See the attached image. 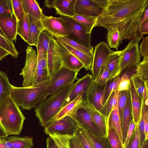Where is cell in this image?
Returning <instances> with one entry per match:
<instances>
[{
  "label": "cell",
  "mask_w": 148,
  "mask_h": 148,
  "mask_svg": "<svg viewBox=\"0 0 148 148\" xmlns=\"http://www.w3.org/2000/svg\"><path fill=\"white\" fill-rule=\"evenodd\" d=\"M147 7L148 0H108L96 18L94 27H103L108 31L117 28L123 41L127 39L138 44L143 36L141 20Z\"/></svg>",
  "instance_id": "1"
},
{
  "label": "cell",
  "mask_w": 148,
  "mask_h": 148,
  "mask_svg": "<svg viewBox=\"0 0 148 148\" xmlns=\"http://www.w3.org/2000/svg\"><path fill=\"white\" fill-rule=\"evenodd\" d=\"M74 85L73 83L61 89L35 108V115L42 126L45 127L59 112Z\"/></svg>",
  "instance_id": "2"
},
{
  "label": "cell",
  "mask_w": 148,
  "mask_h": 148,
  "mask_svg": "<svg viewBox=\"0 0 148 148\" xmlns=\"http://www.w3.org/2000/svg\"><path fill=\"white\" fill-rule=\"evenodd\" d=\"M25 119L10 96L0 106V124L8 135L19 134Z\"/></svg>",
  "instance_id": "3"
},
{
  "label": "cell",
  "mask_w": 148,
  "mask_h": 148,
  "mask_svg": "<svg viewBox=\"0 0 148 148\" xmlns=\"http://www.w3.org/2000/svg\"><path fill=\"white\" fill-rule=\"evenodd\" d=\"M49 79L42 82L27 87L12 86L10 96L16 104L22 109L30 110L35 107L37 100L45 92Z\"/></svg>",
  "instance_id": "4"
},
{
  "label": "cell",
  "mask_w": 148,
  "mask_h": 148,
  "mask_svg": "<svg viewBox=\"0 0 148 148\" xmlns=\"http://www.w3.org/2000/svg\"><path fill=\"white\" fill-rule=\"evenodd\" d=\"M78 73L62 66L50 77L49 84L43 93L36 101L35 107L49 95L54 94L61 89L74 83Z\"/></svg>",
  "instance_id": "5"
},
{
  "label": "cell",
  "mask_w": 148,
  "mask_h": 148,
  "mask_svg": "<svg viewBox=\"0 0 148 148\" xmlns=\"http://www.w3.org/2000/svg\"><path fill=\"white\" fill-rule=\"evenodd\" d=\"M78 126L74 119L66 116L50 122L45 127L44 131L48 135L56 134L71 138L75 135Z\"/></svg>",
  "instance_id": "6"
},
{
  "label": "cell",
  "mask_w": 148,
  "mask_h": 148,
  "mask_svg": "<svg viewBox=\"0 0 148 148\" xmlns=\"http://www.w3.org/2000/svg\"><path fill=\"white\" fill-rule=\"evenodd\" d=\"M26 53L25 65L20 74L23 77V87L34 85L37 75L38 57L36 51L27 46Z\"/></svg>",
  "instance_id": "7"
},
{
  "label": "cell",
  "mask_w": 148,
  "mask_h": 148,
  "mask_svg": "<svg viewBox=\"0 0 148 148\" xmlns=\"http://www.w3.org/2000/svg\"><path fill=\"white\" fill-rule=\"evenodd\" d=\"M114 51L103 41L100 42L95 46L90 69L91 75L93 80H96L101 68L107 65L111 55Z\"/></svg>",
  "instance_id": "8"
},
{
  "label": "cell",
  "mask_w": 148,
  "mask_h": 148,
  "mask_svg": "<svg viewBox=\"0 0 148 148\" xmlns=\"http://www.w3.org/2000/svg\"><path fill=\"white\" fill-rule=\"evenodd\" d=\"M82 104L69 116L74 119L79 125L91 134L98 136H105Z\"/></svg>",
  "instance_id": "9"
},
{
  "label": "cell",
  "mask_w": 148,
  "mask_h": 148,
  "mask_svg": "<svg viewBox=\"0 0 148 148\" xmlns=\"http://www.w3.org/2000/svg\"><path fill=\"white\" fill-rule=\"evenodd\" d=\"M41 21L44 30L56 37H66L71 31L62 16L58 17L44 15Z\"/></svg>",
  "instance_id": "10"
},
{
  "label": "cell",
  "mask_w": 148,
  "mask_h": 148,
  "mask_svg": "<svg viewBox=\"0 0 148 148\" xmlns=\"http://www.w3.org/2000/svg\"><path fill=\"white\" fill-rule=\"evenodd\" d=\"M65 20L71 32L66 37L75 40L89 48L91 45V33L85 27L78 23L72 18L62 16Z\"/></svg>",
  "instance_id": "11"
},
{
  "label": "cell",
  "mask_w": 148,
  "mask_h": 148,
  "mask_svg": "<svg viewBox=\"0 0 148 148\" xmlns=\"http://www.w3.org/2000/svg\"><path fill=\"white\" fill-rule=\"evenodd\" d=\"M47 60L48 72L50 77L62 66L60 46L56 39L52 35L47 55Z\"/></svg>",
  "instance_id": "12"
},
{
  "label": "cell",
  "mask_w": 148,
  "mask_h": 148,
  "mask_svg": "<svg viewBox=\"0 0 148 148\" xmlns=\"http://www.w3.org/2000/svg\"><path fill=\"white\" fill-rule=\"evenodd\" d=\"M141 56L139 52L138 44L130 41L122 51L121 69L122 71L126 68L136 65L140 62Z\"/></svg>",
  "instance_id": "13"
},
{
  "label": "cell",
  "mask_w": 148,
  "mask_h": 148,
  "mask_svg": "<svg viewBox=\"0 0 148 148\" xmlns=\"http://www.w3.org/2000/svg\"><path fill=\"white\" fill-rule=\"evenodd\" d=\"M106 84L100 86L95 81H91L87 90L86 95V102L93 105L99 111L104 103Z\"/></svg>",
  "instance_id": "14"
},
{
  "label": "cell",
  "mask_w": 148,
  "mask_h": 148,
  "mask_svg": "<svg viewBox=\"0 0 148 148\" xmlns=\"http://www.w3.org/2000/svg\"><path fill=\"white\" fill-rule=\"evenodd\" d=\"M103 9L94 0H76L75 14L96 18L103 11Z\"/></svg>",
  "instance_id": "15"
},
{
  "label": "cell",
  "mask_w": 148,
  "mask_h": 148,
  "mask_svg": "<svg viewBox=\"0 0 148 148\" xmlns=\"http://www.w3.org/2000/svg\"><path fill=\"white\" fill-rule=\"evenodd\" d=\"M17 22L14 13L9 16L0 15V28L6 37L13 42L16 40Z\"/></svg>",
  "instance_id": "16"
},
{
  "label": "cell",
  "mask_w": 148,
  "mask_h": 148,
  "mask_svg": "<svg viewBox=\"0 0 148 148\" xmlns=\"http://www.w3.org/2000/svg\"><path fill=\"white\" fill-rule=\"evenodd\" d=\"M33 138L13 136L0 138V148H32Z\"/></svg>",
  "instance_id": "17"
},
{
  "label": "cell",
  "mask_w": 148,
  "mask_h": 148,
  "mask_svg": "<svg viewBox=\"0 0 148 148\" xmlns=\"http://www.w3.org/2000/svg\"><path fill=\"white\" fill-rule=\"evenodd\" d=\"M91 75L88 73L79 79L66 99L63 106L70 103L82 94H86L87 89L92 79Z\"/></svg>",
  "instance_id": "18"
},
{
  "label": "cell",
  "mask_w": 148,
  "mask_h": 148,
  "mask_svg": "<svg viewBox=\"0 0 148 148\" xmlns=\"http://www.w3.org/2000/svg\"><path fill=\"white\" fill-rule=\"evenodd\" d=\"M58 43L60 46L62 66L78 73L81 69L84 68L83 64L76 57Z\"/></svg>",
  "instance_id": "19"
},
{
  "label": "cell",
  "mask_w": 148,
  "mask_h": 148,
  "mask_svg": "<svg viewBox=\"0 0 148 148\" xmlns=\"http://www.w3.org/2000/svg\"><path fill=\"white\" fill-rule=\"evenodd\" d=\"M82 105L89 113L104 135L107 136L108 129L106 119L105 116L91 104L85 102Z\"/></svg>",
  "instance_id": "20"
},
{
  "label": "cell",
  "mask_w": 148,
  "mask_h": 148,
  "mask_svg": "<svg viewBox=\"0 0 148 148\" xmlns=\"http://www.w3.org/2000/svg\"><path fill=\"white\" fill-rule=\"evenodd\" d=\"M28 17L29 33L27 43L30 46H35L37 47L39 35L44 29L41 20L36 19L29 15Z\"/></svg>",
  "instance_id": "21"
},
{
  "label": "cell",
  "mask_w": 148,
  "mask_h": 148,
  "mask_svg": "<svg viewBox=\"0 0 148 148\" xmlns=\"http://www.w3.org/2000/svg\"><path fill=\"white\" fill-rule=\"evenodd\" d=\"M76 0H55L54 8L56 14L72 18L75 15V5Z\"/></svg>",
  "instance_id": "22"
},
{
  "label": "cell",
  "mask_w": 148,
  "mask_h": 148,
  "mask_svg": "<svg viewBox=\"0 0 148 148\" xmlns=\"http://www.w3.org/2000/svg\"><path fill=\"white\" fill-rule=\"evenodd\" d=\"M133 120L136 124L139 120L141 109L142 99L136 92L131 79L129 88Z\"/></svg>",
  "instance_id": "23"
},
{
  "label": "cell",
  "mask_w": 148,
  "mask_h": 148,
  "mask_svg": "<svg viewBox=\"0 0 148 148\" xmlns=\"http://www.w3.org/2000/svg\"><path fill=\"white\" fill-rule=\"evenodd\" d=\"M53 36L56 39L62 46L81 61L85 70L86 71L90 70L92 60V56L74 49L60 39Z\"/></svg>",
  "instance_id": "24"
},
{
  "label": "cell",
  "mask_w": 148,
  "mask_h": 148,
  "mask_svg": "<svg viewBox=\"0 0 148 148\" xmlns=\"http://www.w3.org/2000/svg\"><path fill=\"white\" fill-rule=\"evenodd\" d=\"M133 119L129 92L127 96L126 104L123 112L121 121L122 132L123 144L126 138L129 126L131 122Z\"/></svg>",
  "instance_id": "25"
},
{
  "label": "cell",
  "mask_w": 148,
  "mask_h": 148,
  "mask_svg": "<svg viewBox=\"0 0 148 148\" xmlns=\"http://www.w3.org/2000/svg\"><path fill=\"white\" fill-rule=\"evenodd\" d=\"M121 53L122 51H114L111 55L109 61L106 65L110 74L109 81L119 76L121 72Z\"/></svg>",
  "instance_id": "26"
},
{
  "label": "cell",
  "mask_w": 148,
  "mask_h": 148,
  "mask_svg": "<svg viewBox=\"0 0 148 148\" xmlns=\"http://www.w3.org/2000/svg\"><path fill=\"white\" fill-rule=\"evenodd\" d=\"M117 105L114 108L107 118V125L108 129L110 128H112L116 132L123 145L121 123L118 110Z\"/></svg>",
  "instance_id": "27"
},
{
  "label": "cell",
  "mask_w": 148,
  "mask_h": 148,
  "mask_svg": "<svg viewBox=\"0 0 148 148\" xmlns=\"http://www.w3.org/2000/svg\"><path fill=\"white\" fill-rule=\"evenodd\" d=\"M86 94H81L75 99L63 107L51 121L59 119L66 116H69L83 102H86Z\"/></svg>",
  "instance_id": "28"
},
{
  "label": "cell",
  "mask_w": 148,
  "mask_h": 148,
  "mask_svg": "<svg viewBox=\"0 0 148 148\" xmlns=\"http://www.w3.org/2000/svg\"><path fill=\"white\" fill-rule=\"evenodd\" d=\"M25 14L38 20H41L44 15L39 3L35 0H21Z\"/></svg>",
  "instance_id": "29"
},
{
  "label": "cell",
  "mask_w": 148,
  "mask_h": 148,
  "mask_svg": "<svg viewBox=\"0 0 148 148\" xmlns=\"http://www.w3.org/2000/svg\"><path fill=\"white\" fill-rule=\"evenodd\" d=\"M49 136L46 140L47 148H70L71 137L56 134Z\"/></svg>",
  "instance_id": "30"
},
{
  "label": "cell",
  "mask_w": 148,
  "mask_h": 148,
  "mask_svg": "<svg viewBox=\"0 0 148 148\" xmlns=\"http://www.w3.org/2000/svg\"><path fill=\"white\" fill-rule=\"evenodd\" d=\"M12 86L6 74L0 71V106L10 96Z\"/></svg>",
  "instance_id": "31"
},
{
  "label": "cell",
  "mask_w": 148,
  "mask_h": 148,
  "mask_svg": "<svg viewBox=\"0 0 148 148\" xmlns=\"http://www.w3.org/2000/svg\"><path fill=\"white\" fill-rule=\"evenodd\" d=\"M147 121H148V106H146L145 104L142 99L141 112L138 122L141 146H142L145 139L144 128L145 124Z\"/></svg>",
  "instance_id": "32"
},
{
  "label": "cell",
  "mask_w": 148,
  "mask_h": 148,
  "mask_svg": "<svg viewBox=\"0 0 148 148\" xmlns=\"http://www.w3.org/2000/svg\"><path fill=\"white\" fill-rule=\"evenodd\" d=\"M53 36L74 49L92 57L93 47L91 48L88 47L75 40L66 37Z\"/></svg>",
  "instance_id": "33"
},
{
  "label": "cell",
  "mask_w": 148,
  "mask_h": 148,
  "mask_svg": "<svg viewBox=\"0 0 148 148\" xmlns=\"http://www.w3.org/2000/svg\"><path fill=\"white\" fill-rule=\"evenodd\" d=\"M119 92L117 90L114 91L99 111L105 116L106 119L111 111L118 104Z\"/></svg>",
  "instance_id": "34"
},
{
  "label": "cell",
  "mask_w": 148,
  "mask_h": 148,
  "mask_svg": "<svg viewBox=\"0 0 148 148\" xmlns=\"http://www.w3.org/2000/svg\"><path fill=\"white\" fill-rule=\"evenodd\" d=\"M29 33V23L28 15L25 14L23 18L18 21L17 34L25 42H27Z\"/></svg>",
  "instance_id": "35"
},
{
  "label": "cell",
  "mask_w": 148,
  "mask_h": 148,
  "mask_svg": "<svg viewBox=\"0 0 148 148\" xmlns=\"http://www.w3.org/2000/svg\"><path fill=\"white\" fill-rule=\"evenodd\" d=\"M84 130L93 148H112L107 136H95Z\"/></svg>",
  "instance_id": "36"
},
{
  "label": "cell",
  "mask_w": 148,
  "mask_h": 148,
  "mask_svg": "<svg viewBox=\"0 0 148 148\" xmlns=\"http://www.w3.org/2000/svg\"><path fill=\"white\" fill-rule=\"evenodd\" d=\"M107 39L108 46L110 48L116 49L117 51L120 44L123 41L120 33L117 28L108 31Z\"/></svg>",
  "instance_id": "37"
},
{
  "label": "cell",
  "mask_w": 148,
  "mask_h": 148,
  "mask_svg": "<svg viewBox=\"0 0 148 148\" xmlns=\"http://www.w3.org/2000/svg\"><path fill=\"white\" fill-rule=\"evenodd\" d=\"M71 18L86 28L91 33L94 27L96 18L76 14Z\"/></svg>",
  "instance_id": "38"
},
{
  "label": "cell",
  "mask_w": 148,
  "mask_h": 148,
  "mask_svg": "<svg viewBox=\"0 0 148 148\" xmlns=\"http://www.w3.org/2000/svg\"><path fill=\"white\" fill-rule=\"evenodd\" d=\"M0 47L8 52L10 55L15 58H17L19 53L16 49L13 42L0 34Z\"/></svg>",
  "instance_id": "39"
},
{
  "label": "cell",
  "mask_w": 148,
  "mask_h": 148,
  "mask_svg": "<svg viewBox=\"0 0 148 148\" xmlns=\"http://www.w3.org/2000/svg\"><path fill=\"white\" fill-rule=\"evenodd\" d=\"M136 77H139L144 82H148V60H143L137 65L136 72L131 79Z\"/></svg>",
  "instance_id": "40"
},
{
  "label": "cell",
  "mask_w": 148,
  "mask_h": 148,
  "mask_svg": "<svg viewBox=\"0 0 148 148\" xmlns=\"http://www.w3.org/2000/svg\"><path fill=\"white\" fill-rule=\"evenodd\" d=\"M107 137L112 148H124L119 135L113 129H108Z\"/></svg>",
  "instance_id": "41"
},
{
  "label": "cell",
  "mask_w": 148,
  "mask_h": 148,
  "mask_svg": "<svg viewBox=\"0 0 148 148\" xmlns=\"http://www.w3.org/2000/svg\"><path fill=\"white\" fill-rule=\"evenodd\" d=\"M75 136L83 148H93L84 128L79 125Z\"/></svg>",
  "instance_id": "42"
},
{
  "label": "cell",
  "mask_w": 148,
  "mask_h": 148,
  "mask_svg": "<svg viewBox=\"0 0 148 148\" xmlns=\"http://www.w3.org/2000/svg\"><path fill=\"white\" fill-rule=\"evenodd\" d=\"M119 80L120 77L118 76L108 81L106 84L105 92L104 103L107 100L112 93L114 91L117 90Z\"/></svg>",
  "instance_id": "43"
},
{
  "label": "cell",
  "mask_w": 148,
  "mask_h": 148,
  "mask_svg": "<svg viewBox=\"0 0 148 148\" xmlns=\"http://www.w3.org/2000/svg\"><path fill=\"white\" fill-rule=\"evenodd\" d=\"M129 92V89L119 92L118 99V109L121 123L124 109L126 104L127 96Z\"/></svg>",
  "instance_id": "44"
},
{
  "label": "cell",
  "mask_w": 148,
  "mask_h": 148,
  "mask_svg": "<svg viewBox=\"0 0 148 148\" xmlns=\"http://www.w3.org/2000/svg\"><path fill=\"white\" fill-rule=\"evenodd\" d=\"M110 74L107 66L106 65L102 67L99 75L95 81L97 84L100 86L105 84L109 80Z\"/></svg>",
  "instance_id": "45"
},
{
  "label": "cell",
  "mask_w": 148,
  "mask_h": 148,
  "mask_svg": "<svg viewBox=\"0 0 148 148\" xmlns=\"http://www.w3.org/2000/svg\"><path fill=\"white\" fill-rule=\"evenodd\" d=\"M14 13L11 0H0V15L9 16Z\"/></svg>",
  "instance_id": "46"
},
{
  "label": "cell",
  "mask_w": 148,
  "mask_h": 148,
  "mask_svg": "<svg viewBox=\"0 0 148 148\" xmlns=\"http://www.w3.org/2000/svg\"><path fill=\"white\" fill-rule=\"evenodd\" d=\"M120 75V80L117 90L119 91L127 90L129 89L131 82V77L129 75L122 73Z\"/></svg>",
  "instance_id": "47"
},
{
  "label": "cell",
  "mask_w": 148,
  "mask_h": 148,
  "mask_svg": "<svg viewBox=\"0 0 148 148\" xmlns=\"http://www.w3.org/2000/svg\"><path fill=\"white\" fill-rule=\"evenodd\" d=\"M14 14L18 21L23 17L25 13L22 6L21 0H11Z\"/></svg>",
  "instance_id": "48"
},
{
  "label": "cell",
  "mask_w": 148,
  "mask_h": 148,
  "mask_svg": "<svg viewBox=\"0 0 148 148\" xmlns=\"http://www.w3.org/2000/svg\"><path fill=\"white\" fill-rule=\"evenodd\" d=\"M133 82L135 89L139 97L143 99L145 88V83L139 77H136L131 79Z\"/></svg>",
  "instance_id": "49"
},
{
  "label": "cell",
  "mask_w": 148,
  "mask_h": 148,
  "mask_svg": "<svg viewBox=\"0 0 148 148\" xmlns=\"http://www.w3.org/2000/svg\"><path fill=\"white\" fill-rule=\"evenodd\" d=\"M138 122L136 124L135 132L133 137L128 146L125 148H141Z\"/></svg>",
  "instance_id": "50"
},
{
  "label": "cell",
  "mask_w": 148,
  "mask_h": 148,
  "mask_svg": "<svg viewBox=\"0 0 148 148\" xmlns=\"http://www.w3.org/2000/svg\"><path fill=\"white\" fill-rule=\"evenodd\" d=\"M51 36L52 35L49 33L44 30L40 33L39 37L38 40L40 41L46 50L47 55Z\"/></svg>",
  "instance_id": "51"
},
{
  "label": "cell",
  "mask_w": 148,
  "mask_h": 148,
  "mask_svg": "<svg viewBox=\"0 0 148 148\" xmlns=\"http://www.w3.org/2000/svg\"><path fill=\"white\" fill-rule=\"evenodd\" d=\"M143 39L138 47L139 52L143 60H148V36L143 37Z\"/></svg>",
  "instance_id": "52"
},
{
  "label": "cell",
  "mask_w": 148,
  "mask_h": 148,
  "mask_svg": "<svg viewBox=\"0 0 148 148\" xmlns=\"http://www.w3.org/2000/svg\"><path fill=\"white\" fill-rule=\"evenodd\" d=\"M136 124L133 119L131 121L129 126L126 138L123 144L124 148L127 147L133 137L135 132Z\"/></svg>",
  "instance_id": "53"
},
{
  "label": "cell",
  "mask_w": 148,
  "mask_h": 148,
  "mask_svg": "<svg viewBox=\"0 0 148 148\" xmlns=\"http://www.w3.org/2000/svg\"><path fill=\"white\" fill-rule=\"evenodd\" d=\"M36 47L37 50L38 60L40 59L45 57H47V53L46 51L41 42L39 40H38L37 46Z\"/></svg>",
  "instance_id": "54"
},
{
  "label": "cell",
  "mask_w": 148,
  "mask_h": 148,
  "mask_svg": "<svg viewBox=\"0 0 148 148\" xmlns=\"http://www.w3.org/2000/svg\"><path fill=\"white\" fill-rule=\"evenodd\" d=\"M70 148H83L76 136L70 138L69 140Z\"/></svg>",
  "instance_id": "55"
},
{
  "label": "cell",
  "mask_w": 148,
  "mask_h": 148,
  "mask_svg": "<svg viewBox=\"0 0 148 148\" xmlns=\"http://www.w3.org/2000/svg\"><path fill=\"white\" fill-rule=\"evenodd\" d=\"M141 32L144 35L148 33V19L144 21L141 25Z\"/></svg>",
  "instance_id": "56"
},
{
  "label": "cell",
  "mask_w": 148,
  "mask_h": 148,
  "mask_svg": "<svg viewBox=\"0 0 148 148\" xmlns=\"http://www.w3.org/2000/svg\"><path fill=\"white\" fill-rule=\"evenodd\" d=\"M55 0H46L44 1L45 5L47 8H54Z\"/></svg>",
  "instance_id": "57"
},
{
  "label": "cell",
  "mask_w": 148,
  "mask_h": 148,
  "mask_svg": "<svg viewBox=\"0 0 148 148\" xmlns=\"http://www.w3.org/2000/svg\"><path fill=\"white\" fill-rule=\"evenodd\" d=\"M94 1L103 9L106 6L108 0H94Z\"/></svg>",
  "instance_id": "58"
},
{
  "label": "cell",
  "mask_w": 148,
  "mask_h": 148,
  "mask_svg": "<svg viewBox=\"0 0 148 148\" xmlns=\"http://www.w3.org/2000/svg\"><path fill=\"white\" fill-rule=\"evenodd\" d=\"M8 55L10 54L8 52L0 47V61Z\"/></svg>",
  "instance_id": "59"
},
{
  "label": "cell",
  "mask_w": 148,
  "mask_h": 148,
  "mask_svg": "<svg viewBox=\"0 0 148 148\" xmlns=\"http://www.w3.org/2000/svg\"><path fill=\"white\" fill-rule=\"evenodd\" d=\"M148 19V7L145 11L141 21V24L146 20Z\"/></svg>",
  "instance_id": "60"
},
{
  "label": "cell",
  "mask_w": 148,
  "mask_h": 148,
  "mask_svg": "<svg viewBox=\"0 0 148 148\" xmlns=\"http://www.w3.org/2000/svg\"><path fill=\"white\" fill-rule=\"evenodd\" d=\"M8 136L0 124V138L7 137Z\"/></svg>",
  "instance_id": "61"
},
{
  "label": "cell",
  "mask_w": 148,
  "mask_h": 148,
  "mask_svg": "<svg viewBox=\"0 0 148 148\" xmlns=\"http://www.w3.org/2000/svg\"><path fill=\"white\" fill-rule=\"evenodd\" d=\"M141 148H148V139L145 140Z\"/></svg>",
  "instance_id": "62"
},
{
  "label": "cell",
  "mask_w": 148,
  "mask_h": 148,
  "mask_svg": "<svg viewBox=\"0 0 148 148\" xmlns=\"http://www.w3.org/2000/svg\"><path fill=\"white\" fill-rule=\"evenodd\" d=\"M0 34H1V35H2L3 36V37H4L8 39L6 37V36H5V35H4V34H3V32L1 30V29H0Z\"/></svg>",
  "instance_id": "63"
}]
</instances>
